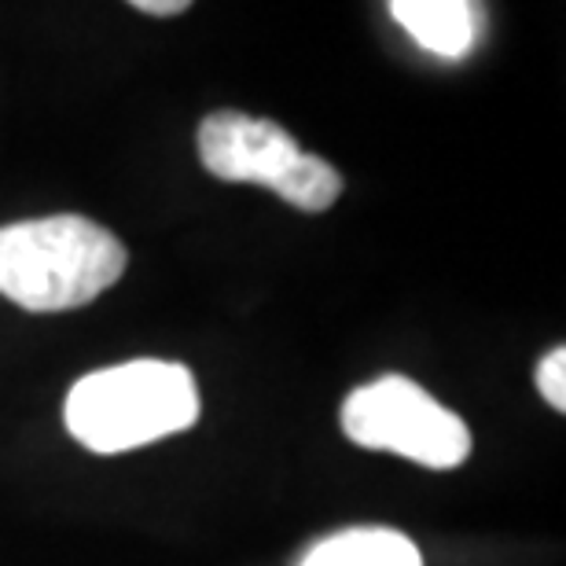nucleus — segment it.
<instances>
[{"label":"nucleus","instance_id":"obj_7","mask_svg":"<svg viewBox=\"0 0 566 566\" xmlns=\"http://www.w3.org/2000/svg\"><path fill=\"white\" fill-rule=\"evenodd\" d=\"M273 191L283 202H291V207L321 213L338 199V191H343V177H338L335 169L324 163V158L302 151L298 163L291 166V174L283 177Z\"/></svg>","mask_w":566,"mask_h":566},{"label":"nucleus","instance_id":"obj_5","mask_svg":"<svg viewBox=\"0 0 566 566\" xmlns=\"http://www.w3.org/2000/svg\"><path fill=\"white\" fill-rule=\"evenodd\" d=\"M390 15L441 60H463L482 33V8L463 0H394Z\"/></svg>","mask_w":566,"mask_h":566},{"label":"nucleus","instance_id":"obj_6","mask_svg":"<svg viewBox=\"0 0 566 566\" xmlns=\"http://www.w3.org/2000/svg\"><path fill=\"white\" fill-rule=\"evenodd\" d=\"M302 566H423V559L420 548L398 530L360 526L313 545Z\"/></svg>","mask_w":566,"mask_h":566},{"label":"nucleus","instance_id":"obj_9","mask_svg":"<svg viewBox=\"0 0 566 566\" xmlns=\"http://www.w3.org/2000/svg\"><path fill=\"white\" fill-rule=\"evenodd\" d=\"M133 8L144 11V15H180V11H188V0H133Z\"/></svg>","mask_w":566,"mask_h":566},{"label":"nucleus","instance_id":"obj_1","mask_svg":"<svg viewBox=\"0 0 566 566\" xmlns=\"http://www.w3.org/2000/svg\"><path fill=\"white\" fill-rule=\"evenodd\" d=\"M126 273V247L104 224L60 213L0 229V294L27 313L82 310Z\"/></svg>","mask_w":566,"mask_h":566},{"label":"nucleus","instance_id":"obj_8","mask_svg":"<svg viewBox=\"0 0 566 566\" xmlns=\"http://www.w3.org/2000/svg\"><path fill=\"white\" fill-rule=\"evenodd\" d=\"M537 390H541V398H545L556 412L566 409V349L563 346H556L545 360H541Z\"/></svg>","mask_w":566,"mask_h":566},{"label":"nucleus","instance_id":"obj_4","mask_svg":"<svg viewBox=\"0 0 566 566\" xmlns=\"http://www.w3.org/2000/svg\"><path fill=\"white\" fill-rule=\"evenodd\" d=\"M199 158L221 180L276 188L302 158V147L276 122L218 111L199 126Z\"/></svg>","mask_w":566,"mask_h":566},{"label":"nucleus","instance_id":"obj_2","mask_svg":"<svg viewBox=\"0 0 566 566\" xmlns=\"http://www.w3.org/2000/svg\"><path fill=\"white\" fill-rule=\"evenodd\" d=\"M199 390L185 365L129 360L77 379L66 394L63 420L74 441L115 457L158 438L180 434L199 420Z\"/></svg>","mask_w":566,"mask_h":566},{"label":"nucleus","instance_id":"obj_3","mask_svg":"<svg viewBox=\"0 0 566 566\" xmlns=\"http://www.w3.org/2000/svg\"><path fill=\"white\" fill-rule=\"evenodd\" d=\"M343 430L360 449L398 452L423 468L449 471L471 457V430L405 376H382L343 405Z\"/></svg>","mask_w":566,"mask_h":566}]
</instances>
